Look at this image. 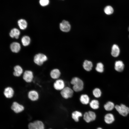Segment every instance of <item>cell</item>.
<instances>
[{
  "instance_id": "6da1fadb",
  "label": "cell",
  "mask_w": 129,
  "mask_h": 129,
  "mask_svg": "<svg viewBox=\"0 0 129 129\" xmlns=\"http://www.w3.org/2000/svg\"><path fill=\"white\" fill-rule=\"evenodd\" d=\"M70 83L73 86L72 89L74 91L79 92L83 89V82L78 77H75L73 78L71 81Z\"/></svg>"
},
{
  "instance_id": "7a4b0ae2",
  "label": "cell",
  "mask_w": 129,
  "mask_h": 129,
  "mask_svg": "<svg viewBox=\"0 0 129 129\" xmlns=\"http://www.w3.org/2000/svg\"><path fill=\"white\" fill-rule=\"evenodd\" d=\"M74 91L72 89L69 87H65L61 91L60 93L62 97L64 98L67 99L72 97Z\"/></svg>"
},
{
  "instance_id": "3957f363",
  "label": "cell",
  "mask_w": 129,
  "mask_h": 129,
  "mask_svg": "<svg viewBox=\"0 0 129 129\" xmlns=\"http://www.w3.org/2000/svg\"><path fill=\"white\" fill-rule=\"evenodd\" d=\"M115 108L118 113L123 116H126L129 113V108L123 104L120 105H116Z\"/></svg>"
},
{
  "instance_id": "277c9868",
  "label": "cell",
  "mask_w": 129,
  "mask_h": 129,
  "mask_svg": "<svg viewBox=\"0 0 129 129\" xmlns=\"http://www.w3.org/2000/svg\"><path fill=\"white\" fill-rule=\"evenodd\" d=\"M47 60V58L46 55L41 53L35 55L34 59L35 63L39 65H42L43 62Z\"/></svg>"
},
{
  "instance_id": "5b68a950",
  "label": "cell",
  "mask_w": 129,
  "mask_h": 129,
  "mask_svg": "<svg viewBox=\"0 0 129 129\" xmlns=\"http://www.w3.org/2000/svg\"><path fill=\"white\" fill-rule=\"evenodd\" d=\"M29 129H44L43 123L41 121L36 120L33 123H30L28 124Z\"/></svg>"
},
{
  "instance_id": "8992f818",
  "label": "cell",
  "mask_w": 129,
  "mask_h": 129,
  "mask_svg": "<svg viewBox=\"0 0 129 129\" xmlns=\"http://www.w3.org/2000/svg\"><path fill=\"white\" fill-rule=\"evenodd\" d=\"M54 87L56 90H62L65 87V84L64 81L62 79H57L54 84Z\"/></svg>"
},
{
  "instance_id": "52a82bcc",
  "label": "cell",
  "mask_w": 129,
  "mask_h": 129,
  "mask_svg": "<svg viewBox=\"0 0 129 129\" xmlns=\"http://www.w3.org/2000/svg\"><path fill=\"white\" fill-rule=\"evenodd\" d=\"M59 27L62 31L67 32L70 30L71 26L68 22L65 20H63L60 23Z\"/></svg>"
},
{
  "instance_id": "ba28073f",
  "label": "cell",
  "mask_w": 129,
  "mask_h": 129,
  "mask_svg": "<svg viewBox=\"0 0 129 129\" xmlns=\"http://www.w3.org/2000/svg\"><path fill=\"white\" fill-rule=\"evenodd\" d=\"M11 109L16 113H19L24 109V107L16 102H14L11 107Z\"/></svg>"
},
{
  "instance_id": "9c48e42d",
  "label": "cell",
  "mask_w": 129,
  "mask_h": 129,
  "mask_svg": "<svg viewBox=\"0 0 129 129\" xmlns=\"http://www.w3.org/2000/svg\"><path fill=\"white\" fill-rule=\"evenodd\" d=\"M33 77V73L30 70H26L24 73L23 78L26 82H30L32 81Z\"/></svg>"
},
{
  "instance_id": "30bf717a",
  "label": "cell",
  "mask_w": 129,
  "mask_h": 129,
  "mask_svg": "<svg viewBox=\"0 0 129 129\" xmlns=\"http://www.w3.org/2000/svg\"><path fill=\"white\" fill-rule=\"evenodd\" d=\"M124 65L123 62L121 60L116 61L115 63L114 68L117 71L121 72L124 68Z\"/></svg>"
},
{
  "instance_id": "8fae6325",
  "label": "cell",
  "mask_w": 129,
  "mask_h": 129,
  "mask_svg": "<svg viewBox=\"0 0 129 129\" xmlns=\"http://www.w3.org/2000/svg\"><path fill=\"white\" fill-rule=\"evenodd\" d=\"M93 66V64L92 62L90 61L85 60L83 63V68L86 71H91L92 69Z\"/></svg>"
},
{
  "instance_id": "7c38bea8",
  "label": "cell",
  "mask_w": 129,
  "mask_h": 129,
  "mask_svg": "<svg viewBox=\"0 0 129 129\" xmlns=\"http://www.w3.org/2000/svg\"><path fill=\"white\" fill-rule=\"evenodd\" d=\"M60 70L57 69H55L52 70L50 73V75L53 79H59L61 75Z\"/></svg>"
},
{
  "instance_id": "4fadbf2b",
  "label": "cell",
  "mask_w": 129,
  "mask_h": 129,
  "mask_svg": "<svg viewBox=\"0 0 129 129\" xmlns=\"http://www.w3.org/2000/svg\"><path fill=\"white\" fill-rule=\"evenodd\" d=\"M10 48L11 51L14 53L18 52L21 49L20 45L19 43L16 42H14L11 44Z\"/></svg>"
},
{
  "instance_id": "5bb4252c",
  "label": "cell",
  "mask_w": 129,
  "mask_h": 129,
  "mask_svg": "<svg viewBox=\"0 0 129 129\" xmlns=\"http://www.w3.org/2000/svg\"><path fill=\"white\" fill-rule=\"evenodd\" d=\"M82 116V113L78 111H75L73 112L71 114L72 118L76 122H79L80 118Z\"/></svg>"
},
{
  "instance_id": "9a60e30c",
  "label": "cell",
  "mask_w": 129,
  "mask_h": 129,
  "mask_svg": "<svg viewBox=\"0 0 129 129\" xmlns=\"http://www.w3.org/2000/svg\"><path fill=\"white\" fill-rule=\"evenodd\" d=\"M14 93V91L11 87H7L5 89L4 94L7 98H11L12 97Z\"/></svg>"
},
{
  "instance_id": "2e32d148",
  "label": "cell",
  "mask_w": 129,
  "mask_h": 129,
  "mask_svg": "<svg viewBox=\"0 0 129 129\" xmlns=\"http://www.w3.org/2000/svg\"><path fill=\"white\" fill-rule=\"evenodd\" d=\"M115 120L114 117L112 113L106 114L104 117V120L106 123L110 124L113 123Z\"/></svg>"
},
{
  "instance_id": "e0dca14e",
  "label": "cell",
  "mask_w": 129,
  "mask_h": 129,
  "mask_svg": "<svg viewBox=\"0 0 129 129\" xmlns=\"http://www.w3.org/2000/svg\"><path fill=\"white\" fill-rule=\"evenodd\" d=\"M90 98L88 95L82 94L80 96V100L81 103L84 105H86L90 103Z\"/></svg>"
},
{
  "instance_id": "ac0fdd59",
  "label": "cell",
  "mask_w": 129,
  "mask_h": 129,
  "mask_svg": "<svg viewBox=\"0 0 129 129\" xmlns=\"http://www.w3.org/2000/svg\"><path fill=\"white\" fill-rule=\"evenodd\" d=\"M119 53L120 49L118 46L115 44L113 45L112 48V55L114 57H117L119 55Z\"/></svg>"
},
{
  "instance_id": "d6986e66",
  "label": "cell",
  "mask_w": 129,
  "mask_h": 129,
  "mask_svg": "<svg viewBox=\"0 0 129 129\" xmlns=\"http://www.w3.org/2000/svg\"><path fill=\"white\" fill-rule=\"evenodd\" d=\"M28 97L31 100L35 101L38 99V92L36 91H32L28 93Z\"/></svg>"
},
{
  "instance_id": "ffe728a7",
  "label": "cell",
  "mask_w": 129,
  "mask_h": 129,
  "mask_svg": "<svg viewBox=\"0 0 129 129\" xmlns=\"http://www.w3.org/2000/svg\"><path fill=\"white\" fill-rule=\"evenodd\" d=\"M20 34L19 30L16 28H14L12 29L10 33V35L12 38H15L18 39Z\"/></svg>"
},
{
  "instance_id": "44dd1931",
  "label": "cell",
  "mask_w": 129,
  "mask_h": 129,
  "mask_svg": "<svg viewBox=\"0 0 129 129\" xmlns=\"http://www.w3.org/2000/svg\"><path fill=\"white\" fill-rule=\"evenodd\" d=\"M14 75L16 76H19L23 72V70L21 67L19 65H17L14 68Z\"/></svg>"
},
{
  "instance_id": "7402d4cb",
  "label": "cell",
  "mask_w": 129,
  "mask_h": 129,
  "mask_svg": "<svg viewBox=\"0 0 129 129\" xmlns=\"http://www.w3.org/2000/svg\"><path fill=\"white\" fill-rule=\"evenodd\" d=\"M99 102L97 100L93 99L89 103L90 107L94 110L97 109L99 107Z\"/></svg>"
},
{
  "instance_id": "603a6c76",
  "label": "cell",
  "mask_w": 129,
  "mask_h": 129,
  "mask_svg": "<svg viewBox=\"0 0 129 129\" xmlns=\"http://www.w3.org/2000/svg\"><path fill=\"white\" fill-rule=\"evenodd\" d=\"M18 24L20 29L22 30L25 29L27 27V22L24 19H22L19 20L18 21Z\"/></svg>"
},
{
  "instance_id": "cb8c5ba5",
  "label": "cell",
  "mask_w": 129,
  "mask_h": 129,
  "mask_svg": "<svg viewBox=\"0 0 129 129\" xmlns=\"http://www.w3.org/2000/svg\"><path fill=\"white\" fill-rule=\"evenodd\" d=\"M114 103L111 101H108L104 105L105 109L107 111H111L115 107Z\"/></svg>"
},
{
  "instance_id": "d4e9b609",
  "label": "cell",
  "mask_w": 129,
  "mask_h": 129,
  "mask_svg": "<svg viewBox=\"0 0 129 129\" xmlns=\"http://www.w3.org/2000/svg\"><path fill=\"white\" fill-rule=\"evenodd\" d=\"M21 42L23 45L24 46L28 45L30 43V37L28 36H24L21 39Z\"/></svg>"
},
{
  "instance_id": "484cf974",
  "label": "cell",
  "mask_w": 129,
  "mask_h": 129,
  "mask_svg": "<svg viewBox=\"0 0 129 129\" xmlns=\"http://www.w3.org/2000/svg\"><path fill=\"white\" fill-rule=\"evenodd\" d=\"M92 94L95 97L98 98L101 96L102 92L101 90L99 88H96L93 90Z\"/></svg>"
},
{
  "instance_id": "4316f807",
  "label": "cell",
  "mask_w": 129,
  "mask_h": 129,
  "mask_svg": "<svg viewBox=\"0 0 129 129\" xmlns=\"http://www.w3.org/2000/svg\"><path fill=\"white\" fill-rule=\"evenodd\" d=\"M96 71L99 73H102L104 71V65L101 62L98 63L95 68Z\"/></svg>"
},
{
  "instance_id": "83f0119b",
  "label": "cell",
  "mask_w": 129,
  "mask_h": 129,
  "mask_svg": "<svg viewBox=\"0 0 129 129\" xmlns=\"http://www.w3.org/2000/svg\"><path fill=\"white\" fill-rule=\"evenodd\" d=\"M104 11L106 14L110 15L113 13V9L112 6L110 5H108L106 6L105 8Z\"/></svg>"
},
{
  "instance_id": "f1b7e54d",
  "label": "cell",
  "mask_w": 129,
  "mask_h": 129,
  "mask_svg": "<svg viewBox=\"0 0 129 129\" xmlns=\"http://www.w3.org/2000/svg\"><path fill=\"white\" fill-rule=\"evenodd\" d=\"M83 116V119L86 122L88 123L91 122L88 112H85Z\"/></svg>"
},
{
  "instance_id": "f546056e",
  "label": "cell",
  "mask_w": 129,
  "mask_h": 129,
  "mask_svg": "<svg viewBox=\"0 0 129 129\" xmlns=\"http://www.w3.org/2000/svg\"><path fill=\"white\" fill-rule=\"evenodd\" d=\"M88 112L91 121L95 120L96 118V115L95 113L93 111H90Z\"/></svg>"
},
{
  "instance_id": "4dcf8cb0",
  "label": "cell",
  "mask_w": 129,
  "mask_h": 129,
  "mask_svg": "<svg viewBox=\"0 0 129 129\" xmlns=\"http://www.w3.org/2000/svg\"><path fill=\"white\" fill-rule=\"evenodd\" d=\"M49 2V0H40L39 3L42 6H45L48 5Z\"/></svg>"
},
{
  "instance_id": "1f68e13d",
  "label": "cell",
  "mask_w": 129,
  "mask_h": 129,
  "mask_svg": "<svg viewBox=\"0 0 129 129\" xmlns=\"http://www.w3.org/2000/svg\"><path fill=\"white\" fill-rule=\"evenodd\" d=\"M97 129H102L101 127H98L97 128Z\"/></svg>"
},
{
  "instance_id": "d6a6232c",
  "label": "cell",
  "mask_w": 129,
  "mask_h": 129,
  "mask_svg": "<svg viewBox=\"0 0 129 129\" xmlns=\"http://www.w3.org/2000/svg\"><path fill=\"white\" fill-rule=\"evenodd\" d=\"M128 31H129V27H128Z\"/></svg>"
},
{
  "instance_id": "836d02e7",
  "label": "cell",
  "mask_w": 129,
  "mask_h": 129,
  "mask_svg": "<svg viewBox=\"0 0 129 129\" xmlns=\"http://www.w3.org/2000/svg\"></svg>"
},
{
  "instance_id": "e575fe53",
  "label": "cell",
  "mask_w": 129,
  "mask_h": 129,
  "mask_svg": "<svg viewBox=\"0 0 129 129\" xmlns=\"http://www.w3.org/2000/svg\"></svg>"
}]
</instances>
